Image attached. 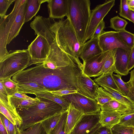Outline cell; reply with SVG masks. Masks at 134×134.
Segmentation results:
<instances>
[{
    "mask_svg": "<svg viewBox=\"0 0 134 134\" xmlns=\"http://www.w3.org/2000/svg\"><path fill=\"white\" fill-rule=\"evenodd\" d=\"M42 63L16 74L12 79L17 83L35 82L49 92L62 90L78 91L77 80L82 66L75 63L52 69L45 68Z\"/></svg>",
    "mask_w": 134,
    "mask_h": 134,
    "instance_id": "cell-1",
    "label": "cell"
},
{
    "mask_svg": "<svg viewBox=\"0 0 134 134\" xmlns=\"http://www.w3.org/2000/svg\"><path fill=\"white\" fill-rule=\"evenodd\" d=\"M56 35L57 43L59 47L82 64L79 58L84 44L80 42L68 18L56 21Z\"/></svg>",
    "mask_w": 134,
    "mask_h": 134,
    "instance_id": "cell-2",
    "label": "cell"
},
{
    "mask_svg": "<svg viewBox=\"0 0 134 134\" xmlns=\"http://www.w3.org/2000/svg\"><path fill=\"white\" fill-rule=\"evenodd\" d=\"M89 0H68L67 18L80 42L83 44L91 10Z\"/></svg>",
    "mask_w": 134,
    "mask_h": 134,
    "instance_id": "cell-3",
    "label": "cell"
},
{
    "mask_svg": "<svg viewBox=\"0 0 134 134\" xmlns=\"http://www.w3.org/2000/svg\"><path fill=\"white\" fill-rule=\"evenodd\" d=\"M37 104L27 108L16 109L21 118L23 123L19 128L21 131L30 128L38 123L45 117L64 110L58 103L41 98Z\"/></svg>",
    "mask_w": 134,
    "mask_h": 134,
    "instance_id": "cell-4",
    "label": "cell"
},
{
    "mask_svg": "<svg viewBox=\"0 0 134 134\" xmlns=\"http://www.w3.org/2000/svg\"><path fill=\"white\" fill-rule=\"evenodd\" d=\"M9 52L8 55L0 62V80L11 78L33 64L27 49Z\"/></svg>",
    "mask_w": 134,
    "mask_h": 134,
    "instance_id": "cell-5",
    "label": "cell"
},
{
    "mask_svg": "<svg viewBox=\"0 0 134 134\" xmlns=\"http://www.w3.org/2000/svg\"><path fill=\"white\" fill-rule=\"evenodd\" d=\"M26 0H15L11 12L1 18L0 20V59L3 60L9 54L6 48L8 34L15 20L19 8Z\"/></svg>",
    "mask_w": 134,
    "mask_h": 134,
    "instance_id": "cell-6",
    "label": "cell"
},
{
    "mask_svg": "<svg viewBox=\"0 0 134 134\" xmlns=\"http://www.w3.org/2000/svg\"><path fill=\"white\" fill-rule=\"evenodd\" d=\"M50 53L45 61L42 65L46 68L55 69L77 63L80 64L61 49L57 44L56 40L51 45Z\"/></svg>",
    "mask_w": 134,
    "mask_h": 134,
    "instance_id": "cell-7",
    "label": "cell"
},
{
    "mask_svg": "<svg viewBox=\"0 0 134 134\" xmlns=\"http://www.w3.org/2000/svg\"><path fill=\"white\" fill-rule=\"evenodd\" d=\"M56 22L54 19L38 15L35 17L30 26L34 30L35 35L44 37L51 45L56 41Z\"/></svg>",
    "mask_w": 134,
    "mask_h": 134,
    "instance_id": "cell-8",
    "label": "cell"
},
{
    "mask_svg": "<svg viewBox=\"0 0 134 134\" xmlns=\"http://www.w3.org/2000/svg\"><path fill=\"white\" fill-rule=\"evenodd\" d=\"M115 0H105L103 4L97 5L91 11L85 37V42L92 38L97 26L115 5Z\"/></svg>",
    "mask_w": 134,
    "mask_h": 134,
    "instance_id": "cell-9",
    "label": "cell"
},
{
    "mask_svg": "<svg viewBox=\"0 0 134 134\" xmlns=\"http://www.w3.org/2000/svg\"><path fill=\"white\" fill-rule=\"evenodd\" d=\"M76 109L84 114L97 113L101 111L100 106L95 99L86 97L78 92L63 96Z\"/></svg>",
    "mask_w": 134,
    "mask_h": 134,
    "instance_id": "cell-10",
    "label": "cell"
},
{
    "mask_svg": "<svg viewBox=\"0 0 134 134\" xmlns=\"http://www.w3.org/2000/svg\"><path fill=\"white\" fill-rule=\"evenodd\" d=\"M51 49V45L47 40L37 35L29 45L27 49L33 64L44 62L49 54Z\"/></svg>",
    "mask_w": 134,
    "mask_h": 134,
    "instance_id": "cell-11",
    "label": "cell"
},
{
    "mask_svg": "<svg viewBox=\"0 0 134 134\" xmlns=\"http://www.w3.org/2000/svg\"><path fill=\"white\" fill-rule=\"evenodd\" d=\"M99 46L103 52L113 50L118 48H122L131 51L119 36L118 31H105L98 38Z\"/></svg>",
    "mask_w": 134,
    "mask_h": 134,
    "instance_id": "cell-12",
    "label": "cell"
},
{
    "mask_svg": "<svg viewBox=\"0 0 134 134\" xmlns=\"http://www.w3.org/2000/svg\"><path fill=\"white\" fill-rule=\"evenodd\" d=\"M110 51L103 52L83 62L82 69L83 72L89 77H95L101 71Z\"/></svg>",
    "mask_w": 134,
    "mask_h": 134,
    "instance_id": "cell-13",
    "label": "cell"
},
{
    "mask_svg": "<svg viewBox=\"0 0 134 134\" xmlns=\"http://www.w3.org/2000/svg\"><path fill=\"white\" fill-rule=\"evenodd\" d=\"M100 111L84 114L70 134H87L99 122Z\"/></svg>",
    "mask_w": 134,
    "mask_h": 134,
    "instance_id": "cell-14",
    "label": "cell"
},
{
    "mask_svg": "<svg viewBox=\"0 0 134 134\" xmlns=\"http://www.w3.org/2000/svg\"><path fill=\"white\" fill-rule=\"evenodd\" d=\"M78 92L86 97L95 99L99 88L95 82L83 72L81 71L77 80Z\"/></svg>",
    "mask_w": 134,
    "mask_h": 134,
    "instance_id": "cell-15",
    "label": "cell"
},
{
    "mask_svg": "<svg viewBox=\"0 0 134 134\" xmlns=\"http://www.w3.org/2000/svg\"><path fill=\"white\" fill-rule=\"evenodd\" d=\"M0 111L13 124L19 129L22 125V119L16 109L11 103L8 97H0Z\"/></svg>",
    "mask_w": 134,
    "mask_h": 134,
    "instance_id": "cell-16",
    "label": "cell"
},
{
    "mask_svg": "<svg viewBox=\"0 0 134 134\" xmlns=\"http://www.w3.org/2000/svg\"><path fill=\"white\" fill-rule=\"evenodd\" d=\"M131 52L122 48L114 49L115 73L121 76L128 74L127 65Z\"/></svg>",
    "mask_w": 134,
    "mask_h": 134,
    "instance_id": "cell-17",
    "label": "cell"
},
{
    "mask_svg": "<svg viewBox=\"0 0 134 134\" xmlns=\"http://www.w3.org/2000/svg\"><path fill=\"white\" fill-rule=\"evenodd\" d=\"M47 3L49 17L61 19L67 16L68 0H48Z\"/></svg>",
    "mask_w": 134,
    "mask_h": 134,
    "instance_id": "cell-18",
    "label": "cell"
},
{
    "mask_svg": "<svg viewBox=\"0 0 134 134\" xmlns=\"http://www.w3.org/2000/svg\"><path fill=\"white\" fill-rule=\"evenodd\" d=\"M27 0L20 6L8 34L7 44H9L19 34L25 22V16L27 7Z\"/></svg>",
    "mask_w": 134,
    "mask_h": 134,
    "instance_id": "cell-19",
    "label": "cell"
},
{
    "mask_svg": "<svg viewBox=\"0 0 134 134\" xmlns=\"http://www.w3.org/2000/svg\"><path fill=\"white\" fill-rule=\"evenodd\" d=\"M103 52L99 46L98 38H92L84 44L79 58L83 62Z\"/></svg>",
    "mask_w": 134,
    "mask_h": 134,
    "instance_id": "cell-20",
    "label": "cell"
},
{
    "mask_svg": "<svg viewBox=\"0 0 134 134\" xmlns=\"http://www.w3.org/2000/svg\"><path fill=\"white\" fill-rule=\"evenodd\" d=\"M70 107L68 109V113L65 130L66 134H70L82 116L84 114L82 111L75 108L70 104Z\"/></svg>",
    "mask_w": 134,
    "mask_h": 134,
    "instance_id": "cell-21",
    "label": "cell"
},
{
    "mask_svg": "<svg viewBox=\"0 0 134 134\" xmlns=\"http://www.w3.org/2000/svg\"><path fill=\"white\" fill-rule=\"evenodd\" d=\"M122 115L115 111H101L99 122L102 126L111 128L119 123Z\"/></svg>",
    "mask_w": 134,
    "mask_h": 134,
    "instance_id": "cell-22",
    "label": "cell"
},
{
    "mask_svg": "<svg viewBox=\"0 0 134 134\" xmlns=\"http://www.w3.org/2000/svg\"><path fill=\"white\" fill-rule=\"evenodd\" d=\"M101 111H115L123 115L132 113L126 105L115 100H113L100 106Z\"/></svg>",
    "mask_w": 134,
    "mask_h": 134,
    "instance_id": "cell-23",
    "label": "cell"
},
{
    "mask_svg": "<svg viewBox=\"0 0 134 134\" xmlns=\"http://www.w3.org/2000/svg\"><path fill=\"white\" fill-rule=\"evenodd\" d=\"M17 84L18 92L25 94H35L42 92L48 91L43 87L34 82Z\"/></svg>",
    "mask_w": 134,
    "mask_h": 134,
    "instance_id": "cell-24",
    "label": "cell"
},
{
    "mask_svg": "<svg viewBox=\"0 0 134 134\" xmlns=\"http://www.w3.org/2000/svg\"><path fill=\"white\" fill-rule=\"evenodd\" d=\"M64 111L46 116L39 122L41 123L47 134H51L59 122Z\"/></svg>",
    "mask_w": 134,
    "mask_h": 134,
    "instance_id": "cell-25",
    "label": "cell"
},
{
    "mask_svg": "<svg viewBox=\"0 0 134 134\" xmlns=\"http://www.w3.org/2000/svg\"><path fill=\"white\" fill-rule=\"evenodd\" d=\"M113 74L111 73L103 74L95 79L93 81L98 86H105L122 95L113 77Z\"/></svg>",
    "mask_w": 134,
    "mask_h": 134,
    "instance_id": "cell-26",
    "label": "cell"
},
{
    "mask_svg": "<svg viewBox=\"0 0 134 134\" xmlns=\"http://www.w3.org/2000/svg\"><path fill=\"white\" fill-rule=\"evenodd\" d=\"M37 98L47 99L55 102L60 105L64 110H68L70 107L68 102L63 96L54 94L49 91H44L35 94Z\"/></svg>",
    "mask_w": 134,
    "mask_h": 134,
    "instance_id": "cell-27",
    "label": "cell"
},
{
    "mask_svg": "<svg viewBox=\"0 0 134 134\" xmlns=\"http://www.w3.org/2000/svg\"><path fill=\"white\" fill-rule=\"evenodd\" d=\"M48 0H27V7L25 16V22L30 20L39 11L41 4L47 2Z\"/></svg>",
    "mask_w": 134,
    "mask_h": 134,
    "instance_id": "cell-28",
    "label": "cell"
},
{
    "mask_svg": "<svg viewBox=\"0 0 134 134\" xmlns=\"http://www.w3.org/2000/svg\"><path fill=\"white\" fill-rule=\"evenodd\" d=\"M100 86L113 99L126 105L132 111H134V104L130 99L110 88L104 86Z\"/></svg>",
    "mask_w": 134,
    "mask_h": 134,
    "instance_id": "cell-29",
    "label": "cell"
},
{
    "mask_svg": "<svg viewBox=\"0 0 134 134\" xmlns=\"http://www.w3.org/2000/svg\"><path fill=\"white\" fill-rule=\"evenodd\" d=\"M115 59L114 49L110 51L105 59L100 72L95 77L106 74H113L115 71Z\"/></svg>",
    "mask_w": 134,
    "mask_h": 134,
    "instance_id": "cell-30",
    "label": "cell"
},
{
    "mask_svg": "<svg viewBox=\"0 0 134 134\" xmlns=\"http://www.w3.org/2000/svg\"><path fill=\"white\" fill-rule=\"evenodd\" d=\"M11 103L16 109L27 108L37 104L40 101L39 98L37 100H30L8 96Z\"/></svg>",
    "mask_w": 134,
    "mask_h": 134,
    "instance_id": "cell-31",
    "label": "cell"
},
{
    "mask_svg": "<svg viewBox=\"0 0 134 134\" xmlns=\"http://www.w3.org/2000/svg\"><path fill=\"white\" fill-rule=\"evenodd\" d=\"M68 113V110L63 111L59 122L50 134H66L65 130Z\"/></svg>",
    "mask_w": 134,
    "mask_h": 134,
    "instance_id": "cell-32",
    "label": "cell"
},
{
    "mask_svg": "<svg viewBox=\"0 0 134 134\" xmlns=\"http://www.w3.org/2000/svg\"><path fill=\"white\" fill-rule=\"evenodd\" d=\"M110 23V27L117 31L125 30L128 24L125 20L121 18L118 15L111 18Z\"/></svg>",
    "mask_w": 134,
    "mask_h": 134,
    "instance_id": "cell-33",
    "label": "cell"
},
{
    "mask_svg": "<svg viewBox=\"0 0 134 134\" xmlns=\"http://www.w3.org/2000/svg\"><path fill=\"white\" fill-rule=\"evenodd\" d=\"M118 32L122 41L131 49L134 45V34L125 30L118 31Z\"/></svg>",
    "mask_w": 134,
    "mask_h": 134,
    "instance_id": "cell-34",
    "label": "cell"
},
{
    "mask_svg": "<svg viewBox=\"0 0 134 134\" xmlns=\"http://www.w3.org/2000/svg\"><path fill=\"white\" fill-rule=\"evenodd\" d=\"M121 76L118 74H113V77L122 95L126 97L129 92L130 88L126 82H124L122 80Z\"/></svg>",
    "mask_w": 134,
    "mask_h": 134,
    "instance_id": "cell-35",
    "label": "cell"
},
{
    "mask_svg": "<svg viewBox=\"0 0 134 134\" xmlns=\"http://www.w3.org/2000/svg\"><path fill=\"white\" fill-rule=\"evenodd\" d=\"M18 134H47L41 122L36 124L33 126L21 131L18 127Z\"/></svg>",
    "mask_w": 134,
    "mask_h": 134,
    "instance_id": "cell-36",
    "label": "cell"
},
{
    "mask_svg": "<svg viewBox=\"0 0 134 134\" xmlns=\"http://www.w3.org/2000/svg\"><path fill=\"white\" fill-rule=\"evenodd\" d=\"M95 100L100 106L109 101L114 100L105 92L102 87H99L97 92V96Z\"/></svg>",
    "mask_w": 134,
    "mask_h": 134,
    "instance_id": "cell-37",
    "label": "cell"
},
{
    "mask_svg": "<svg viewBox=\"0 0 134 134\" xmlns=\"http://www.w3.org/2000/svg\"><path fill=\"white\" fill-rule=\"evenodd\" d=\"M112 134H133L134 127L118 124L111 128Z\"/></svg>",
    "mask_w": 134,
    "mask_h": 134,
    "instance_id": "cell-38",
    "label": "cell"
},
{
    "mask_svg": "<svg viewBox=\"0 0 134 134\" xmlns=\"http://www.w3.org/2000/svg\"><path fill=\"white\" fill-rule=\"evenodd\" d=\"M3 80L8 96H11L18 92L17 84L11 78Z\"/></svg>",
    "mask_w": 134,
    "mask_h": 134,
    "instance_id": "cell-39",
    "label": "cell"
},
{
    "mask_svg": "<svg viewBox=\"0 0 134 134\" xmlns=\"http://www.w3.org/2000/svg\"><path fill=\"white\" fill-rule=\"evenodd\" d=\"M118 124L134 127V111L122 115Z\"/></svg>",
    "mask_w": 134,
    "mask_h": 134,
    "instance_id": "cell-40",
    "label": "cell"
},
{
    "mask_svg": "<svg viewBox=\"0 0 134 134\" xmlns=\"http://www.w3.org/2000/svg\"><path fill=\"white\" fill-rule=\"evenodd\" d=\"M119 14L121 16L130 20V10L127 3V0H121Z\"/></svg>",
    "mask_w": 134,
    "mask_h": 134,
    "instance_id": "cell-41",
    "label": "cell"
},
{
    "mask_svg": "<svg viewBox=\"0 0 134 134\" xmlns=\"http://www.w3.org/2000/svg\"><path fill=\"white\" fill-rule=\"evenodd\" d=\"M15 0H0V16L2 18L6 15L8 9Z\"/></svg>",
    "mask_w": 134,
    "mask_h": 134,
    "instance_id": "cell-42",
    "label": "cell"
},
{
    "mask_svg": "<svg viewBox=\"0 0 134 134\" xmlns=\"http://www.w3.org/2000/svg\"><path fill=\"white\" fill-rule=\"evenodd\" d=\"M105 27V23L103 20L99 23L95 30L92 38H98L104 31L103 30Z\"/></svg>",
    "mask_w": 134,
    "mask_h": 134,
    "instance_id": "cell-43",
    "label": "cell"
},
{
    "mask_svg": "<svg viewBox=\"0 0 134 134\" xmlns=\"http://www.w3.org/2000/svg\"><path fill=\"white\" fill-rule=\"evenodd\" d=\"M50 92L54 94L63 96H64L78 92L77 91L67 90H60L56 91H50Z\"/></svg>",
    "mask_w": 134,
    "mask_h": 134,
    "instance_id": "cell-44",
    "label": "cell"
},
{
    "mask_svg": "<svg viewBox=\"0 0 134 134\" xmlns=\"http://www.w3.org/2000/svg\"><path fill=\"white\" fill-rule=\"evenodd\" d=\"M134 67V45L131 49L127 65L129 71Z\"/></svg>",
    "mask_w": 134,
    "mask_h": 134,
    "instance_id": "cell-45",
    "label": "cell"
},
{
    "mask_svg": "<svg viewBox=\"0 0 134 134\" xmlns=\"http://www.w3.org/2000/svg\"><path fill=\"white\" fill-rule=\"evenodd\" d=\"M12 96L18 98L30 100H37L38 99V98L36 97L35 98H33L30 97L25 94L17 92L13 94Z\"/></svg>",
    "mask_w": 134,
    "mask_h": 134,
    "instance_id": "cell-46",
    "label": "cell"
},
{
    "mask_svg": "<svg viewBox=\"0 0 134 134\" xmlns=\"http://www.w3.org/2000/svg\"><path fill=\"white\" fill-rule=\"evenodd\" d=\"M0 97L8 98V96L5 89L3 80H0Z\"/></svg>",
    "mask_w": 134,
    "mask_h": 134,
    "instance_id": "cell-47",
    "label": "cell"
},
{
    "mask_svg": "<svg viewBox=\"0 0 134 134\" xmlns=\"http://www.w3.org/2000/svg\"><path fill=\"white\" fill-rule=\"evenodd\" d=\"M111 128L101 126L97 134H112Z\"/></svg>",
    "mask_w": 134,
    "mask_h": 134,
    "instance_id": "cell-48",
    "label": "cell"
},
{
    "mask_svg": "<svg viewBox=\"0 0 134 134\" xmlns=\"http://www.w3.org/2000/svg\"><path fill=\"white\" fill-rule=\"evenodd\" d=\"M0 119H1L6 128L8 134H9V120L2 114L0 113Z\"/></svg>",
    "mask_w": 134,
    "mask_h": 134,
    "instance_id": "cell-49",
    "label": "cell"
},
{
    "mask_svg": "<svg viewBox=\"0 0 134 134\" xmlns=\"http://www.w3.org/2000/svg\"><path fill=\"white\" fill-rule=\"evenodd\" d=\"M9 134H18L17 125H15L9 120Z\"/></svg>",
    "mask_w": 134,
    "mask_h": 134,
    "instance_id": "cell-50",
    "label": "cell"
},
{
    "mask_svg": "<svg viewBox=\"0 0 134 134\" xmlns=\"http://www.w3.org/2000/svg\"><path fill=\"white\" fill-rule=\"evenodd\" d=\"M130 73V77L129 81L126 82L130 87H134V69L131 70Z\"/></svg>",
    "mask_w": 134,
    "mask_h": 134,
    "instance_id": "cell-51",
    "label": "cell"
},
{
    "mask_svg": "<svg viewBox=\"0 0 134 134\" xmlns=\"http://www.w3.org/2000/svg\"><path fill=\"white\" fill-rule=\"evenodd\" d=\"M126 97L132 101L134 104V87H130L129 92Z\"/></svg>",
    "mask_w": 134,
    "mask_h": 134,
    "instance_id": "cell-52",
    "label": "cell"
},
{
    "mask_svg": "<svg viewBox=\"0 0 134 134\" xmlns=\"http://www.w3.org/2000/svg\"><path fill=\"white\" fill-rule=\"evenodd\" d=\"M0 134H8L1 119H0Z\"/></svg>",
    "mask_w": 134,
    "mask_h": 134,
    "instance_id": "cell-53",
    "label": "cell"
},
{
    "mask_svg": "<svg viewBox=\"0 0 134 134\" xmlns=\"http://www.w3.org/2000/svg\"><path fill=\"white\" fill-rule=\"evenodd\" d=\"M101 125L99 122L87 134H97L99 127Z\"/></svg>",
    "mask_w": 134,
    "mask_h": 134,
    "instance_id": "cell-54",
    "label": "cell"
},
{
    "mask_svg": "<svg viewBox=\"0 0 134 134\" xmlns=\"http://www.w3.org/2000/svg\"><path fill=\"white\" fill-rule=\"evenodd\" d=\"M127 3L130 10L134 11V0H127Z\"/></svg>",
    "mask_w": 134,
    "mask_h": 134,
    "instance_id": "cell-55",
    "label": "cell"
},
{
    "mask_svg": "<svg viewBox=\"0 0 134 134\" xmlns=\"http://www.w3.org/2000/svg\"><path fill=\"white\" fill-rule=\"evenodd\" d=\"M130 21L134 24V11L130 10Z\"/></svg>",
    "mask_w": 134,
    "mask_h": 134,
    "instance_id": "cell-56",
    "label": "cell"
},
{
    "mask_svg": "<svg viewBox=\"0 0 134 134\" xmlns=\"http://www.w3.org/2000/svg\"></svg>",
    "mask_w": 134,
    "mask_h": 134,
    "instance_id": "cell-57",
    "label": "cell"
}]
</instances>
